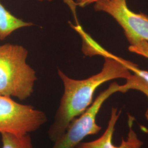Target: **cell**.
Listing matches in <instances>:
<instances>
[{
	"label": "cell",
	"instance_id": "12",
	"mask_svg": "<svg viewBox=\"0 0 148 148\" xmlns=\"http://www.w3.org/2000/svg\"><path fill=\"white\" fill-rule=\"evenodd\" d=\"M37 1H40V2H42V1H45V0H37ZM48 1H53V0H47Z\"/></svg>",
	"mask_w": 148,
	"mask_h": 148
},
{
	"label": "cell",
	"instance_id": "5",
	"mask_svg": "<svg viewBox=\"0 0 148 148\" xmlns=\"http://www.w3.org/2000/svg\"><path fill=\"white\" fill-rule=\"evenodd\" d=\"M94 9L112 16L123 28L130 46H138L143 41L148 42V16L130 10L126 0H99Z\"/></svg>",
	"mask_w": 148,
	"mask_h": 148
},
{
	"label": "cell",
	"instance_id": "3",
	"mask_svg": "<svg viewBox=\"0 0 148 148\" xmlns=\"http://www.w3.org/2000/svg\"><path fill=\"white\" fill-rule=\"evenodd\" d=\"M116 92L126 93L123 85L114 82L101 92L84 112L70 123L63 134L54 142L51 148H75L86 137L99 132L101 127L97 123V115L104 103Z\"/></svg>",
	"mask_w": 148,
	"mask_h": 148
},
{
	"label": "cell",
	"instance_id": "9",
	"mask_svg": "<svg viewBox=\"0 0 148 148\" xmlns=\"http://www.w3.org/2000/svg\"><path fill=\"white\" fill-rule=\"evenodd\" d=\"M2 148H34L29 133L16 135L10 133L2 132Z\"/></svg>",
	"mask_w": 148,
	"mask_h": 148
},
{
	"label": "cell",
	"instance_id": "2",
	"mask_svg": "<svg viewBox=\"0 0 148 148\" xmlns=\"http://www.w3.org/2000/svg\"><path fill=\"white\" fill-rule=\"evenodd\" d=\"M28 51L21 46L0 45V95L25 100L34 92L36 73L26 62Z\"/></svg>",
	"mask_w": 148,
	"mask_h": 148
},
{
	"label": "cell",
	"instance_id": "10",
	"mask_svg": "<svg viewBox=\"0 0 148 148\" xmlns=\"http://www.w3.org/2000/svg\"><path fill=\"white\" fill-rule=\"evenodd\" d=\"M129 51L148 58V42L144 41L138 46H130Z\"/></svg>",
	"mask_w": 148,
	"mask_h": 148
},
{
	"label": "cell",
	"instance_id": "6",
	"mask_svg": "<svg viewBox=\"0 0 148 148\" xmlns=\"http://www.w3.org/2000/svg\"><path fill=\"white\" fill-rule=\"evenodd\" d=\"M121 110L118 111L116 108H112L108 126L102 136L95 140L79 143L75 148H141L143 145L136 132L133 130L134 118L129 116L128 126L129 131L126 139L122 138L120 145L115 146L112 142V138L115 132V126L121 115Z\"/></svg>",
	"mask_w": 148,
	"mask_h": 148
},
{
	"label": "cell",
	"instance_id": "11",
	"mask_svg": "<svg viewBox=\"0 0 148 148\" xmlns=\"http://www.w3.org/2000/svg\"><path fill=\"white\" fill-rule=\"evenodd\" d=\"M99 0H77L76 5H79L81 7H84L87 5H89L91 3H95V2Z\"/></svg>",
	"mask_w": 148,
	"mask_h": 148
},
{
	"label": "cell",
	"instance_id": "4",
	"mask_svg": "<svg viewBox=\"0 0 148 148\" xmlns=\"http://www.w3.org/2000/svg\"><path fill=\"white\" fill-rule=\"evenodd\" d=\"M47 121L42 111L0 95V133L24 135L34 132Z\"/></svg>",
	"mask_w": 148,
	"mask_h": 148
},
{
	"label": "cell",
	"instance_id": "1",
	"mask_svg": "<svg viewBox=\"0 0 148 148\" xmlns=\"http://www.w3.org/2000/svg\"><path fill=\"white\" fill-rule=\"evenodd\" d=\"M101 54L105 58L103 69L100 73L86 79H72L60 69L58 70L64 90L48 132V137L52 142L57 140L65 132L70 123L91 105L94 93L98 87L112 79H126L131 75L130 71L119 60L118 57L104 49Z\"/></svg>",
	"mask_w": 148,
	"mask_h": 148
},
{
	"label": "cell",
	"instance_id": "7",
	"mask_svg": "<svg viewBox=\"0 0 148 148\" xmlns=\"http://www.w3.org/2000/svg\"><path fill=\"white\" fill-rule=\"evenodd\" d=\"M119 60L127 69L133 73L123 85L126 92L130 90H138L143 92L148 98V71L139 69L136 64L123 59L119 58ZM145 117L148 121V109L145 112Z\"/></svg>",
	"mask_w": 148,
	"mask_h": 148
},
{
	"label": "cell",
	"instance_id": "8",
	"mask_svg": "<svg viewBox=\"0 0 148 148\" xmlns=\"http://www.w3.org/2000/svg\"><path fill=\"white\" fill-rule=\"evenodd\" d=\"M32 25L13 16L0 2V40H5L18 29Z\"/></svg>",
	"mask_w": 148,
	"mask_h": 148
}]
</instances>
